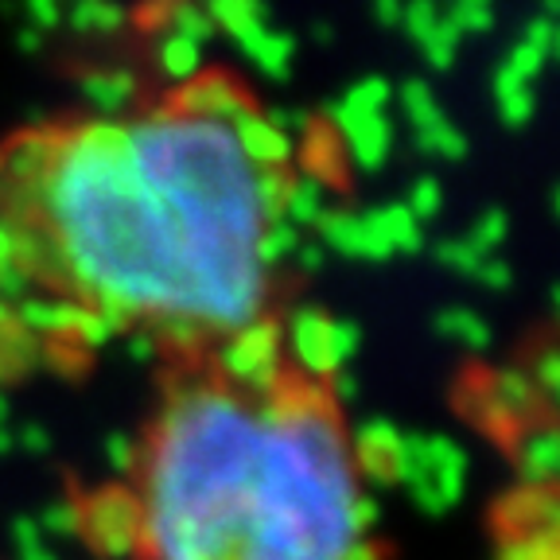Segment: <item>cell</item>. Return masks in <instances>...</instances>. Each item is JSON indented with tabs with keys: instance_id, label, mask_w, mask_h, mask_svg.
<instances>
[{
	"instance_id": "cell-2",
	"label": "cell",
	"mask_w": 560,
	"mask_h": 560,
	"mask_svg": "<svg viewBox=\"0 0 560 560\" xmlns=\"http://www.w3.org/2000/svg\"><path fill=\"white\" fill-rule=\"evenodd\" d=\"M132 479L144 560H377L335 394L296 370L175 377Z\"/></svg>"
},
{
	"instance_id": "cell-33",
	"label": "cell",
	"mask_w": 560,
	"mask_h": 560,
	"mask_svg": "<svg viewBox=\"0 0 560 560\" xmlns=\"http://www.w3.org/2000/svg\"><path fill=\"white\" fill-rule=\"evenodd\" d=\"M522 44L534 47L541 59H552V51H557V27H552V20H534V24L525 27Z\"/></svg>"
},
{
	"instance_id": "cell-8",
	"label": "cell",
	"mask_w": 560,
	"mask_h": 560,
	"mask_svg": "<svg viewBox=\"0 0 560 560\" xmlns=\"http://www.w3.org/2000/svg\"><path fill=\"white\" fill-rule=\"evenodd\" d=\"M319 237H324L327 249L342 257H366V261H382L389 257V242L382 234V222L377 214H350V210H327L319 219Z\"/></svg>"
},
{
	"instance_id": "cell-38",
	"label": "cell",
	"mask_w": 560,
	"mask_h": 560,
	"mask_svg": "<svg viewBox=\"0 0 560 560\" xmlns=\"http://www.w3.org/2000/svg\"><path fill=\"white\" fill-rule=\"evenodd\" d=\"M377 16H382L385 27H397V24H401V16H405V4H401V0H377Z\"/></svg>"
},
{
	"instance_id": "cell-21",
	"label": "cell",
	"mask_w": 560,
	"mask_h": 560,
	"mask_svg": "<svg viewBox=\"0 0 560 560\" xmlns=\"http://www.w3.org/2000/svg\"><path fill=\"white\" fill-rule=\"evenodd\" d=\"M401 102H405V114H409L412 129H424V125L444 121V109H440V102H436V94L429 90V82H420V79L405 82Z\"/></svg>"
},
{
	"instance_id": "cell-3",
	"label": "cell",
	"mask_w": 560,
	"mask_h": 560,
	"mask_svg": "<svg viewBox=\"0 0 560 560\" xmlns=\"http://www.w3.org/2000/svg\"><path fill=\"white\" fill-rule=\"evenodd\" d=\"M401 482L424 514H444L459 502L467 482L464 447L447 436H409L405 432Z\"/></svg>"
},
{
	"instance_id": "cell-6",
	"label": "cell",
	"mask_w": 560,
	"mask_h": 560,
	"mask_svg": "<svg viewBox=\"0 0 560 560\" xmlns=\"http://www.w3.org/2000/svg\"><path fill=\"white\" fill-rule=\"evenodd\" d=\"M280 342H284V354L296 362V374L307 382H324L339 374V354H335V319L315 307H304L280 324Z\"/></svg>"
},
{
	"instance_id": "cell-22",
	"label": "cell",
	"mask_w": 560,
	"mask_h": 560,
	"mask_svg": "<svg viewBox=\"0 0 560 560\" xmlns=\"http://www.w3.org/2000/svg\"><path fill=\"white\" fill-rule=\"evenodd\" d=\"M167 35H184V39H191V44H207L210 35H214V20L207 16V12L199 9V4H191V0H184V4H175L172 20H167L164 27Z\"/></svg>"
},
{
	"instance_id": "cell-13",
	"label": "cell",
	"mask_w": 560,
	"mask_h": 560,
	"mask_svg": "<svg viewBox=\"0 0 560 560\" xmlns=\"http://www.w3.org/2000/svg\"><path fill=\"white\" fill-rule=\"evenodd\" d=\"M324 214H327V195L319 187V179H292L289 191H284L280 219L289 222L292 230H304V226H319Z\"/></svg>"
},
{
	"instance_id": "cell-16",
	"label": "cell",
	"mask_w": 560,
	"mask_h": 560,
	"mask_svg": "<svg viewBox=\"0 0 560 560\" xmlns=\"http://www.w3.org/2000/svg\"><path fill=\"white\" fill-rule=\"evenodd\" d=\"M156 55H160V67H164V74L172 82H179V86L202 74V47L191 44V39H184V35H167L164 32Z\"/></svg>"
},
{
	"instance_id": "cell-37",
	"label": "cell",
	"mask_w": 560,
	"mask_h": 560,
	"mask_svg": "<svg viewBox=\"0 0 560 560\" xmlns=\"http://www.w3.org/2000/svg\"><path fill=\"white\" fill-rule=\"evenodd\" d=\"M12 440H16L20 447H27V452H47V444H51L47 429H39V424H27V429L12 432Z\"/></svg>"
},
{
	"instance_id": "cell-7",
	"label": "cell",
	"mask_w": 560,
	"mask_h": 560,
	"mask_svg": "<svg viewBox=\"0 0 560 560\" xmlns=\"http://www.w3.org/2000/svg\"><path fill=\"white\" fill-rule=\"evenodd\" d=\"M475 405H479L482 420L490 429H514V424H525L541 412V405H549L541 394L534 389L529 374L525 370H502V374L487 377L475 394Z\"/></svg>"
},
{
	"instance_id": "cell-26",
	"label": "cell",
	"mask_w": 560,
	"mask_h": 560,
	"mask_svg": "<svg viewBox=\"0 0 560 560\" xmlns=\"http://www.w3.org/2000/svg\"><path fill=\"white\" fill-rule=\"evenodd\" d=\"M436 257H440V265H447L452 272H464V277H475L479 272V265L487 261V257L475 249L467 237H452V242H440L436 245Z\"/></svg>"
},
{
	"instance_id": "cell-25",
	"label": "cell",
	"mask_w": 560,
	"mask_h": 560,
	"mask_svg": "<svg viewBox=\"0 0 560 560\" xmlns=\"http://www.w3.org/2000/svg\"><path fill=\"white\" fill-rule=\"evenodd\" d=\"M389 82L385 79H362L354 82V86L347 90V97H342V105H350V109H362V114H385V105H389Z\"/></svg>"
},
{
	"instance_id": "cell-34",
	"label": "cell",
	"mask_w": 560,
	"mask_h": 560,
	"mask_svg": "<svg viewBox=\"0 0 560 560\" xmlns=\"http://www.w3.org/2000/svg\"><path fill=\"white\" fill-rule=\"evenodd\" d=\"M362 342V331L354 319H335V354H339V366H347L354 359V350Z\"/></svg>"
},
{
	"instance_id": "cell-18",
	"label": "cell",
	"mask_w": 560,
	"mask_h": 560,
	"mask_svg": "<svg viewBox=\"0 0 560 560\" xmlns=\"http://www.w3.org/2000/svg\"><path fill=\"white\" fill-rule=\"evenodd\" d=\"M374 214H377V222H382V234L394 254H417L424 234H420V222L412 219L405 202H389V207L374 210Z\"/></svg>"
},
{
	"instance_id": "cell-14",
	"label": "cell",
	"mask_w": 560,
	"mask_h": 560,
	"mask_svg": "<svg viewBox=\"0 0 560 560\" xmlns=\"http://www.w3.org/2000/svg\"><path fill=\"white\" fill-rule=\"evenodd\" d=\"M494 105H499V114L506 125H529V117H534L537 109V97H534V82H522L514 79L506 67L494 74Z\"/></svg>"
},
{
	"instance_id": "cell-17",
	"label": "cell",
	"mask_w": 560,
	"mask_h": 560,
	"mask_svg": "<svg viewBox=\"0 0 560 560\" xmlns=\"http://www.w3.org/2000/svg\"><path fill=\"white\" fill-rule=\"evenodd\" d=\"M436 331L444 339L459 342L467 350H482L490 342V327L479 312H467V307H447V312L436 315Z\"/></svg>"
},
{
	"instance_id": "cell-11",
	"label": "cell",
	"mask_w": 560,
	"mask_h": 560,
	"mask_svg": "<svg viewBox=\"0 0 560 560\" xmlns=\"http://www.w3.org/2000/svg\"><path fill=\"white\" fill-rule=\"evenodd\" d=\"M560 467V447H557V429L549 420L529 424L517 440V471H522L525 487H552V475Z\"/></svg>"
},
{
	"instance_id": "cell-1",
	"label": "cell",
	"mask_w": 560,
	"mask_h": 560,
	"mask_svg": "<svg viewBox=\"0 0 560 560\" xmlns=\"http://www.w3.org/2000/svg\"><path fill=\"white\" fill-rule=\"evenodd\" d=\"M237 121L164 97L16 132L0 222L32 292L184 350L269 319L300 245L280 219L292 175L245 149Z\"/></svg>"
},
{
	"instance_id": "cell-30",
	"label": "cell",
	"mask_w": 560,
	"mask_h": 560,
	"mask_svg": "<svg viewBox=\"0 0 560 560\" xmlns=\"http://www.w3.org/2000/svg\"><path fill=\"white\" fill-rule=\"evenodd\" d=\"M105 455H109V467L121 475H137L140 467V444H132V440H125L121 432L117 436L105 440Z\"/></svg>"
},
{
	"instance_id": "cell-31",
	"label": "cell",
	"mask_w": 560,
	"mask_h": 560,
	"mask_svg": "<svg viewBox=\"0 0 560 560\" xmlns=\"http://www.w3.org/2000/svg\"><path fill=\"white\" fill-rule=\"evenodd\" d=\"M436 24H440V16H436V9H432L429 0H412L409 9H405V16H401V27L412 35V39H417V44H420V39H424V35H429Z\"/></svg>"
},
{
	"instance_id": "cell-28",
	"label": "cell",
	"mask_w": 560,
	"mask_h": 560,
	"mask_svg": "<svg viewBox=\"0 0 560 560\" xmlns=\"http://www.w3.org/2000/svg\"><path fill=\"white\" fill-rule=\"evenodd\" d=\"M39 534H79V499H62L55 502V506L44 510V517H39Z\"/></svg>"
},
{
	"instance_id": "cell-9",
	"label": "cell",
	"mask_w": 560,
	"mask_h": 560,
	"mask_svg": "<svg viewBox=\"0 0 560 560\" xmlns=\"http://www.w3.org/2000/svg\"><path fill=\"white\" fill-rule=\"evenodd\" d=\"M350 455L359 475H370L374 482H401L405 432L389 420H370L359 436H350Z\"/></svg>"
},
{
	"instance_id": "cell-5",
	"label": "cell",
	"mask_w": 560,
	"mask_h": 560,
	"mask_svg": "<svg viewBox=\"0 0 560 560\" xmlns=\"http://www.w3.org/2000/svg\"><path fill=\"white\" fill-rule=\"evenodd\" d=\"M210 366L222 377L237 385H265L272 377L284 374V342H280V324L277 319H261V324L242 327L237 335L222 339L214 347Z\"/></svg>"
},
{
	"instance_id": "cell-24",
	"label": "cell",
	"mask_w": 560,
	"mask_h": 560,
	"mask_svg": "<svg viewBox=\"0 0 560 560\" xmlns=\"http://www.w3.org/2000/svg\"><path fill=\"white\" fill-rule=\"evenodd\" d=\"M459 39H464V35L455 32L447 20H440V24L420 39V51H424V59H429L436 70H447L455 59V44H459Z\"/></svg>"
},
{
	"instance_id": "cell-20",
	"label": "cell",
	"mask_w": 560,
	"mask_h": 560,
	"mask_svg": "<svg viewBox=\"0 0 560 560\" xmlns=\"http://www.w3.org/2000/svg\"><path fill=\"white\" fill-rule=\"evenodd\" d=\"M417 144L424 156H444V160H459L467 152V140L464 132L455 129L452 121H436V125H424V129H417Z\"/></svg>"
},
{
	"instance_id": "cell-39",
	"label": "cell",
	"mask_w": 560,
	"mask_h": 560,
	"mask_svg": "<svg viewBox=\"0 0 560 560\" xmlns=\"http://www.w3.org/2000/svg\"><path fill=\"white\" fill-rule=\"evenodd\" d=\"M12 324V315H9V304H0V327Z\"/></svg>"
},
{
	"instance_id": "cell-36",
	"label": "cell",
	"mask_w": 560,
	"mask_h": 560,
	"mask_svg": "<svg viewBox=\"0 0 560 560\" xmlns=\"http://www.w3.org/2000/svg\"><path fill=\"white\" fill-rule=\"evenodd\" d=\"M475 280H482L487 289H510L514 272H510L506 261H494V257H487V261L479 265V272H475Z\"/></svg>"
},
{
	"instance_id": "cell-19",
	"label": "cell",
	"mask_w": 560,
	"mask_h": 560,
	"mask_svg": "<svg viewBox=\"0 0 560 560\" xmlns=\"http://www.w3.org/2000/svg\"><path fill=\"white\" fill-rule=\"evenodd\" d=\"M125 24V12L114 0H79L70 12V27L82 35H109Z\"/></svg>"
},
{
	"instance_id": "cell-29",
	"label": "cell",
	"mask_w": 560,
	"mask_h": 560,
	"mask_svg": "<svg viewBox=\"0 0 560 560\" xmlns=\"http://www.w3.org/2000/svg\"><path fill=\"white\" fill-rule=\"evenodd\" d=\"M405 207H409L412 219H417L420 226H424V222L436 219L440 207H444V191H440L436 179H420V184L412 187V195H409V202H405Z\"/></svg>"
},
{
	"instance_id": "cell-15",
	"label": "cell",
	"mask_w": 560,
	"mask_h": 560,
	"mask_svg": "<svg viewBox=\"0 0 560 560\" xmlns=\"http://www.w3.org/2000/svg\"><path fill=\"white\" fill-rule=\"evenodd\" d=\"M242 51L249 55V59L257 62V67L265 70V74H272V79H280V74H289L292 67V51H296V39H292L289 32H257L254 39H245Z\"/></svg>"
},
{
	"instance_id": "cell-4",
	"label": "cell",
	"mask_w": 560,
	"mask_h": 560,
	"mask_svg": "<svg viewBox=\"0 0 560 560\" xmlns=\"http://www.w3.org/2000/svg\"><path fill=\"white\" fill-rule=\"evenodd\" d=\"M79 534L102 557L140 552V506L132 487H105L79 502Z\"/></svg>"
},
{
	"instance_id": "cell-32",
	"label": "cell",
	"mask_w": 560,
	"mask_h": 560,
	"mask_svg": "<svg viewBox=\"0 0 560 560\" xmlns=\"http://www.w3.org/2000/svg\"><path fill=\"white\" fill-rule=\"evenodd\" d=\"M447 24H452L459 35H467V32L479 35L490 27V12H487V4H455V12L447 16Z\"/></svg>"
},
{
	"instance_id": "cell-27",
	"label": "cell",
	"mask_w": 560,
	"mask_h": 560,
	"mask_svg": "<svg viewBox=\"0 0 560 560\" xmlns=\"http://www.w3.org/2000/svg\"><path fill=\"white\" fill-rule=\"evenodd\" d=\"M12 541H16V557L20 560H55V552L44 545V534L32 517H16L12 525Z\"/></svg>"
},
{
	"instance_id": "cell-35",
	"label": "cell",
	"mask_w": 560,
	"mask_h": 560,
	"mask_svg": "<svg viewBox=\"0 0 560 560\" xmlns=\"http://www.w3.org/2000/svg\"><path fill=\"white\" fill-rule=\"evenodd\" d=\"M27 12H32V20H35V32H51V27L62 24V4H59V0H32V4H27Z\"/></svg>"
},
{
	"instance_id": "cell-12",
	"label": "cell",
	"mask_w": 560,
	"mask_h": 560,
	"mask_svg": "<svg viewBox=\"0 0 560 560\" xmlns=\"http://www.w3.org/2000/svg\"><path fill=\"white\" fill-rule=\"evenodd\" d=\"M82 94L94 105V117H117L125 114V105L137 94V82L125 70H94L82 79Z\"/></svg>"
},
{
	"instance_id": "cell-10",
	"label": "cell",
	"mask_w": 560,
	"mask_h": 560,
	"mask_svg": "<svg viewBox=\"0 0 560 560\" xmlns=\"http://www.w3.org/2000/svg\"><path fill=\"white\" fill-rule=\"evenodd\" d=\"M335 125H339L342 149L359 167L374 172V167L385 164L389 156V144H394V129L385 121V114H362V109H350V105H339L335 109Z\"/></svg>"
},
{
	"instance_id": "cell-23",
	"label": "cell",
	"mask_w": 560,
	"mask_h": 560,
	"mask_svg": "<svg viewBox=\"0 0 560 560\" xmlns=\"http://www.w3.org/2000/svg\"><path fill=\"white\" fill-rule=\"evenodd\" d=\"M506 234H510L506 214H502V210H487V214L475 222L471 234H467V242H471L482 257H494V254H499V245L506 242Z\"/></svg>"
}]
</instances>
